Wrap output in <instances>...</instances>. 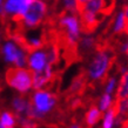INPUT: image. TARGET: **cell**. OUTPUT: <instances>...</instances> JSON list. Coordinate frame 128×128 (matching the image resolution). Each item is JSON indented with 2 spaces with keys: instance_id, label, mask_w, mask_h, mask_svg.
Instances as JSON below:
<instances>
[{
  "instance_id": "obj_12",
  "label": "cell",
  "mask_w": 128,
  "mask_h": 128,
  "mask_svg": "<svg viewBox=\"0 0 128 128\" xmlns=\"http://www.w3.org/2000/svg\"><path fill=\"white\" fill-rule=\"evenodd\" d=\"M114 102H115V99H113L112 94L104 93L101 95L100 99H99L98 107L100 108L101 112H107L109 108H112L113 106H114Z\"/></svg>"
},
{
  "instance_id": "obj_1",
  "label": "cell",
  "mask_w": 128,
  "mask_h": 128,
  "mask_svg": "<svg viewBox=\"0 0 128 128\" xmlns=\"http://www.w3.org/2000/svg\"><path fill=\"white\" fill-rule=\"evenodd\" d=\"M116 61L115 48L108 40H98L95 55L89 64L87 70L88 80L92 82L104 84L108 78L109 70Z\"/></svg>"
},
{
  "instance_id": "obj_8",
  "label": "cell",
  "mask_w": 128,
  "mask_h": 128,
  "mask_svg": "<svg viewBox=\"0 0 128 128\" xmlns=\"http://www.w3.org/2000/svg\"><path fill=\"white\" fill-rule=\"evenodd\" d=\"M101 116H102V112L100 110V108L95 105L90 106L85 115V121L87 128H92L93 126H95L100 121Z\"/></svg>"
},
{
  "instance_id": "obj_6",
  "label": "cell",
  "mask_w": 128,
  "mask_h": 128,
  "mask_svg": "<svg viewBox=\"0 0 128 128\" xmlns=\"http://www.w3.org/2000/svg\"><path fill=\"white\" fill-rule=\"evenodd\" d=\"M127 22L128 21L126 19V16H124V12H122V10H120L115 14V16L110 20V22H109V31L115 36L124 34V31H126V27H127Z\"/></svg>"
},
{
  "instance_id": "obj_22",
  "label": "cell",
  "mask_w": 128,
  "mask_h": 128,
  "mask_svg": "<svg viewBox=\"0 0 128 128\" xmlns=\"http://www.w3.org/2000/svg\"><path fill=\"white\" fill-rule=\"evenodd\" d=\"M70 128H82L81 126H80V124H72V126H70Z\"/></svg>"
},
{
  "instance_id": "obj_21",
  "label": "cell",
  "mask_w": 128,
  "mask_h": 128,
  "mask_svg": "<svg viewBox=\"0 0 128 128\" xmlns=\"http://www.w3.org/2000/svg\"><path fill=\"white\" fill-rule=\"evenodd\" d=\"M119 128H128V119L124 120V122L121 124V126H119Z\"/></svg>"
},
{
  "instance_id": "obj_3",
  "label": "cell",
  "mask_w": 128,
  "mask_h": 128,
  "mask_svg": "<svg viewBox=\"0 0 128 128\" xmlns=\"http://www.w3.org/2000/svg\"><path fill=\"white\" fill-rule=\"evenodd\" d=\"M47 14V5L42 0H33L25 13V25L27 27H38Z\"/></svg>"
},
{
  "instance_id": "obj_5",
  "label": "cell",
  "mask_w": 128,
  "mask_h": 128,
  "mask_svg": "<svg viewBox=\"0 0 128 128\" xmlns=\"http://www.w3.org/2000/svg\"><path fill=\"white\" fill-rule=\"evenodd\" d=\"M80 16V24H81V32L84 34H90L93 33L98 27L100 22L102 21V16H96L94 13H90L88 11H81L79 13Z\"/></svg>"
},
{
  "instance_id": "obj_17",
  "label": "cell",
  "mask_w": 128,
  "mask_h": 128,
  "mask_svg": "<svg viewBox=\"0 0 128 128\" xmlns=\"http://www.w3.org/2000/svg\"><path fill=\"white\" fill-rule=\"evenodd\" d=\"M0 124L8 128H13L16 124V115L12 114V113H2L1 116H0Z\"/></svg>"
},
{
  "instance_id": "obj_18",
  "label": "cell",
  "mask_w": 128,
  "mask_h": 128,
  "mask_svg": "<svg viewBox=\"0 0 128 128\" xmlns=\"http://www.w3.org/2000/svg\"><path fill=\"white\" fill-rule=\"evenodd\" d=\"M64 6H65V11L72 12V13H78V8H76V0H62Z\"/></svg>"
},
{
  "instance_id": "obj_15",
  "label": "cell",
  "mask_w": 128,
  "mask_h": 128,
  "mask_svg": "<svg viewBox=\"0 0 128 128\" xmlns=\"http://www.w3.org/2000/svg\"><path fill=\"white\" fill-rule=\"evenodd\" d=\"M104 85H105V93L113 94L116 92L119 82H118V79L115 75H108V78L105 80Z\"/></svg>"
},
{
  "instance_id": "obj_4",
  "label": "cell",
  "mask_w": 128,
  "mask_h": 128,
  "mask_svg": "<svg viewBox=\"0 0 128 128\" xmlns=\"http://www.w3.org/2000/svg\"><path fill=\"white\" fill-rule=\"evenodd\" d=\"M87 82H88V75H87V70H81L78 75H75L73 81L70 82V88L66 92V99L67 101L75 96H81L85 93L86 88H87Z\"/></svg>"
},
{
  "instance_id": "obj_19",
  "label": "cell",
  "mask_w": 128,
  "mask_h": 128,
  "mask_svg": "<svg viewBox=\"0 0 128 128\" xmlns=\"http://www.w3.org/2000/svg\"><path fill=\"white\" fill-rule=\"evenodd\" d=\"M89 0H76V8H78V13L84 10V7L86 6V4L88 2Z\"/></svg>"
},
{
  "instance_id": "obj_14",
  "label": "cell",
  "mask_w": 128,
  "mask_h": 128,
  "mask_svg": "<svg viewBox=\"0 0 128 128\" xmlns=\"http://www.w3.org/2000/svg\"><path fill=\"white\" fill-rule=\"evenodd\" d=\"M19 52L20 50H16V47L13 45V44H7L6 46L4 47V54H5V59L7 61H12L14 62L19 55Z\"/></svg>"
},
{
  "instance_id": "obj_24",
  "label": "cell",
  "mask_w": 128,
  "mask_h": 128,
  "mask_svg": "<svg viewBox=\"0 0 128 128\" xmlns=\"http://www.w3.org/2000/svg\"><path fill=\"white\" fill-rule=\"evenodd\" d=\"M0 128H8V127H5V126H2V124H0Z\"/></svg>"
},
{
  "instance_id": "obj_2",
  "label": "cell",
  "mask_w": 128,
  "mask_h": 128,
  "mask_svg": "<svg viewBox=\"0 0 128 128\" xmlns=\"http://www.w3.org/2000/svg\"><path fill=\"white\" fill-rule=\"evenodd\" d=\"M34 81V73L32 70H25L21 67H11L6 72V82L19 92H27Z\"/></svg>"
},
{
  "instance_id": "obj_23",
  "label": "cell",
  "mask_w": 128,
  "mask_h": 128,
  "mask_svg": "<svg viewBox=\"0 0 128 128\" xmlns=\"http://www.w3.org/2000/svg\"><path fill=\"white\" fill-rule=\"evenodd\" d=\"M124 34L128 35V22H127V27H126V31H124Z\"/></svg>"
},
{
  "instance_id": "obj_11",
  "label": "cell",
  "mask_w": 128,
  "mask_h": 128,
  "mask_svg": "<svg viewBox=\"0 0 128 128\" xmlns=\"http://www.w3.org/2000/svg\"><path fill=\"white\" fill-rule=\"evenodd\" d=\"M96 42H98V40H95L94 38H90V36H86V38L80 39V41L78 44L79 53L80 52L88 53L90 50H93L94 48H96Z\"/></svg>"
},
{
  "instance_id": "obj_10",
  "label": "cell",
  "mask_w": 128,
  "mask_h": 128,
  "mask_svg": "<svg viewBox=\"0 0 128 128\" xmlns=\"http://www.w3.org/2000/svg\"><path fill=\"white\" fill-rule=\"evenodd\" d=\"M128 98V70L124 74H121L120 81L115 92V99Z\"/></svg>"
},
{
  "instance_id": "obj_13",
  "label": "cell",
  "mask_w": 128,
  "mask_h": 128,
  "mask_svg": "<svg viewBox=\"0 0 128 128\" xmlns=\"http://www.w3.org/2000/svg\"><path fill=\"white\" fill-rule=\"evenodd\" d=\"M115 118H116V112L113 106L107 112H105V116L102 121V128H113L115 126Z\"/></svg>"
},
{
  "instance_id": "obj_16",
  "label": "cell",
  "mask_w": 128,
  "mask_h": 128,
  "mask_svg": "<svg viewBox=\"0 0 128 128\" xmlns=\"http://www.w3.org/2000/svg\"><path fill=\"white\" fill-rule=\"evenodd\" d=\"M28 104H30V99H26L25 96H19L16 98L14 101H13V106L18 113H22L25 110H27L28 108Z\"/></svg>"
},
{
  "instance_id": "obj_9",
  "label": "cell",
  "mask_w": 128,
  "mask_h": 128,
  "mask_svg": "<svg viewBox=\"0 0 128 128\" xmlns=\"http://www.w3.org/2000/svg\"><path fill=\"white\" fill-rule=\"evenodd\" d=\"M47 62V55L46 52L42 50V52H36V53H33L31 55V58L28 60V65L35 70H42L44 67L46 66Z\"/></svg>"
},
{
  "instance_id": "obj_20",
  "label": "cell",
  "mask_w": 128,
  "mask_h": 128,
  "mask_svg": "<svg viewBox=\"0 0 128 128\" xmlns=\"http://www.w3.org/2000/svg\"><path fill=\"white\" fill-rule=\"evenodd\" d=\"M121 10H122V12H124V16H126V19H127V21H128V1H127V2H124Z\"/></svg>"
},
{
  "instance_id": "obj_7",
  "label": "cell",
  "mask_w": 128,
  "mask_h": 128,
  "mask_svg": "<svg viewBox=\"0 0 128 128\" xmlns=\"http://www.w3.org/2000/svg\"><path fill=\"white\" fill-rule=\"evenodd\" d=\"M32 1L33 0H7L5 4V11L6 13L25 16V13Z\"/></svg>"
}]
</instances>
